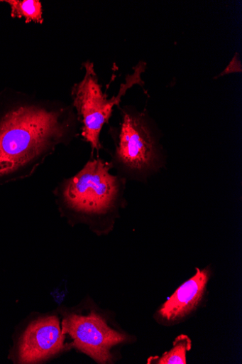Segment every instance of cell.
Listing matches in <instances>:
<instances>
[{"label": "cell", "mask_w": 242, "mask_h": 364, "mask_svg": "<svg viewBox=\"0 0 242 364\" xmlns=\"http://www.w3.org/2000/svg\"><path fill=\"white\" fill-rule=\"evenodd\" d=\"M79 130L72 105L26 95L0 102V185L31 177Z\"/></svg>", "instance_id": "6da1fadb"}, {"label": "cell", "mask_w": 242, "mask_h": 364, "mask_svg": "<svg viewBox=\"0 0 242 364\" xmlns=\"http://www.w3.org/2000/svg\"><path fill=\"white\" fill-rule=\"evenodd\" d=\"M110 161L97 156L75 176L62 179L53 190L60 217L70 225H88L94 232H109L125 203L127 181L114 175Z\"/></svg>", "instance_id": "7a4b0ae2"}, {"label": "cell", "mask_w": 242, "mask_h": 364, "mask_svg": "<svg viewBox=\"0 0 242 364\" xmlns=\"http://www.w3.org/2000/svg\"><path fill=\"white\" fill-rule=\"evenodd\" d=\"M121 121L110 129L114 141L112 168L126 181L145 183L165 164L157 129L145 112L121 107Z\"/></svg>", "instance_id": "3957f363"}, {"label": "cell", "mask_w": 242, "mask_h": 364, "mask_svg": "<svg viewBox=\"0 0 242 364\" xmlns=\"http://www.w3.org/2000/svg\"><path fill=\"white\" fill-rule=\"evenodd\" d=\"M84 76L82 80L75 84L72 89V106L77 113L81 136L90 145L92 158L94 153L101 149V132L104 125L109 124L115 107H120L122 97L136 85H144L142 75L146 70V63L141 61L133 68L122 83L116 96L109 99L103 92L94 70V63L87 60L82 64Z\"/></svg>", "instance_id": "277c9868"}, {"label": "cell", "mask_w": 242, "mask_h": 364, "mask_svg": "<svg viewBox=\"0 0 242 364\" xmlns=\"http://www.w3.org/2000/svg\"><path fill=\"white\" fill-rule=\"evenodd\" d=\"M57 311L73 349L97 363H113V350L128 341L127 335L112 326L106 315L97 309L60 306Z\"/></svg>", "instance_id": "5b68a950"}, {"label": "cell", "mask_w": 242, "mask_h": 364, "mask_svg": "<svg viewBox=\"0 0 242 364\" xmlns=\"http://www.w3.org/2000/svg\"><path fill=\"white\" fill-rule=\"evenodd\" d=\"M73 350L65 333L57 309L34 313L21 334L16 347V362L45 363Z\"/></svg>", "instance_id": "8992f818"}, {"label": "cell", "mask_w": 242, "mask_h": 364, "mask_svg": "<svg viewBox=\"0 0 242 364\" xmlns=\"http://www.w3.org/2000/svg\"><path fill=\"white\" fill-rule=\"evenodd\" d=\"M209 272L197 269L195 275L184 283L163 304L159 314L167 321H177L190 314L201 301Z\"/></svg>", "instance_id": "52a82bcc"}, {"label": "cell", "mask_w": 242, "mask_h": 364, "mask_svg": "<svg viewBox=\"0 0 242 364\" xmlns=\"http://www.w3.org/2000/svg\"><path fill=\"white\" fill-rule=\"evenodd\" d=\"M0 3L10 6L13 18H23L26 23L44 22L43 4L39 0H6Z\"/></svg>", "instance_id": "ba28073f"}, {"label": "cell", "mask_w": 242, "mask_h": 364, "mask_svg": "<svg viewBox=\"0 0 242 364\" xmlns=\"http://www.w3.org/2000/svg\"><path fill=\"white\" fill-rule=\"evenodd\" d=\"M192 348V342L185 335L179 336L174 343V346L160 357H151L148 363L159 364H185L187 363V353Z\"/></svg>", "instance_id": "9c48e42d"}, {"label": "cell", "mask_w": 242, "mask_h": 364, "mask_svg": "<svg viewBox=\"0 0 242 364\" xmlns=\"http://www.w3.org/2000/svg\"><path fill=\"white\" fill-rule=\"evenodd\" d=\"M241 73V63L238 58V55L236 54L227 68L223 71L220 77L227 75L231 73Z\"/></svg>", "instance_id": "30bf717a"}]
</instances>
